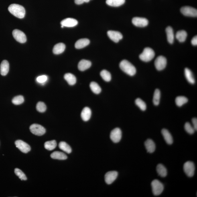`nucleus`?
I'll return each instance as SVG.
<instances>
[{"mask_svg": "<svg viewBox=\"0 0 197 197\" xmlns=\"http://www.w3.org/2000/svg\"><path fill=\"white\" fill-rule=\"evenodd\" d=\"M8 10L10 13L19 18H23L25 16V10L22 6L13 4L9 6Z\"/></svg>", "mask_w": 197, "mask_h": 197, "instance_id": "obj_1", "label": "nucleus"}, {"mask_svg": "<svg viewBox=\"0 0 197 197\" xmlns=\"http://www.w3.org/2000/svg\"><path fill=\"white\" fill-rule=\"evenodd\" d=\"M119 67L123 71L130 76L135 75L136 73L135 67L127 60L122 61L119 64Z\"/></svg>", "mask_w": 197, "mask_h": 197, "instance_id": "obj_2", "label": "nucleus"}, {"mask_svg": "<svg viewBox=\"0 0 197 197\" xmlns=\"http://www.w3.org/2000/svg\"><path fill=\"white\" fill-rule=\"evenodd\" d=\"M155 52L153 49L150 48H145L143 52L139 55V58L144 62H149L152 60L155 56Z\"/></svg>", "mask_w": 197, "mask_h": 197, "instance_id": "obj_3", "label": "nucleus"}, {"mask_svg": "<svg viewBox=\"0 0 197 197\" xmlns=\"http://www.w3.org/2000/svg\"><path fill=\"white\" fill-rule=\"evenodd\" d=\"M152 192L155 196H159L161 194L164 189L163 185L160 181L157 180H155L151 183Z\"/></svg>", "mask_w": 197, "mask_h": 197, "instance_id": "obj_4", "label": "nucleus"}, {"mask_svg": "<svg viewBox=\"0 0 197 197\" xmlns=\"http://www.w3.org/2000/svg\"><path fill=\"white\" fill-rule=\"evenodd\" d=\"M184 171L187 176L192 177L194 176L195 171V166L194 163L188 161L184 165Z\"/></svg>", "mask_w": 197, "mask_h": 197, "instance_id": "obj_5", "label": "nucleus"}, {"mask_svg": "<svg viewBox=\"0 0 197 197\" xmlns=\"http://www.w3.org/2000/svg\"><path fill=\"white\" fill-rule=\"evenodd\" d=\"M30 129L33 134L38 136L44 135L46 132V130L44 127L37 124H34L31 125Z\"/></svg>", "mask_w": 197, "mask_h": 197, "instance_id": "obj_6", "label": "nucleus"}, {"mask_svg": "<svg viewBox=\"0 0 197 197\" xmlns=\"http://www.w3.org/2000/svg\"><path fill=\"white\" fill-rule=\"evenodd\" d=\"M167 60L165 57L160 56L155 59V68L158 70H163L166 67Z\"/></svg>", "mask_w": 197, "mask_h": 197, "instance_id": "obj_7", "label": "nucleus"}, {"mask_svg": "<svg viewBox=\"0 0 197 197\" xmlns=\"http://www.w3.org/2000/svg\"><path fill=\"white\" fill-rule=\"evenodd\" d=\"M181 12L182 14L186 16L197 17V9L190 6L183 7L181 9Z\"/></svg>", "mask_w": 197, "mask_h": 197, "instance_id": "obj_8", "label": "nucleus"}, {"mask_svg": "<svg viewBox=\"0 0 197 197\" xmlns=\"http://www.w3.org/2000/svg\"><path fill=\"white\" fill-rule=\"evenodd\" d=\"M13 35L15 40L19 43H24L26 41V37L25 33L19 30H14Z\"/></svg>", "mask_w": 197, "mask_h": 197, "instance_id": "obj_9", "label": "nucleus"}, {"mask_svg": "<svg viewBox=\"0 0 197 197\" xmlns=\"http://www.w3.org/2000/svg\"><path fill=\"white\" fill-rule=\"evenodd\" d=\"M122 136V131L119 128H115L110 133V139L114 143H119L121 139Z\"/></svg>", "mask_w": 197, "mask_h": 197, "instance_id": "obj_10", "label": "nucleus"}, {"mask_svg": "<svg viewBox=\"0 0 197 197\" xmlns=\"http://www.w3.org/2000/svg\"><path fill=\"white\" fill-rule=\"evenodd\" d=\"M15 145L16 147L23 153H26L30 151L31 147L28 144L21 140L16 141Z\"/></svg>", "mask_w": 197, "mask_h": 197, "instance_id": "obj_11", "label": "nucleus"}, {"mask_svg": "<svg viewBox=\"0 0 197 197\" xmlns=\"http://www.w3.org/2000/svg\"><path fill=\"white\" fill-rule=\"evenodd\" d=\"M132 22L134 25L139 27L146 26L149 23V21L147 19L141 17L134 18Z\"/></svg>", "mask_w": 197, "mask_h": 197, "instance_id": "obj_12", "label": "nucleus"}, {"mask_svg": "<svg viewBox=\"0 0 197 197\" xmlns=\"http://www.w3.org/2000/svg\"><path fill=\"white\" fill-rule=\"evenodd\" d=\"M107 35L109 38L114 42L117 43L123 38V35L119 31L109 30L107 32Z\"/></svg>", "mask_w": 197, "mask_h": 197, "instance_id": "obj_13", "label": "nucleus"}, {"mask_svg": "<svg viewBox=\"0 0 197 197\" xmlns=\"http://www.w3.org/2000/svg\"><path fill=\"white\" fill-rule=\"evenodd\" d=\"M118 173L115 171H110L106 173L105 180L108 184H111L117 178Z\"/></svg>", "mask_w": 197, "mask_h": 197, "instance_id": "obj_14", "label": "nucleus"}, {"mask_svg": "<svg viewBox=\"0 0 197 197\" xmlns=\"http://www.w3.org/2000/svg\"><path fill=\"white\" fill-rule=\"evenodd\" d=\"M61 24L64 27H73L78 25V21L74 18H67L63 20Z\"/></svg>", "mask_w": 197, "mask_h": 197, "instance_id": "obj_15", "label": "nucleus"}, {"mask_svg": "<svg viewBox=\"0 0 197 197\" xmlns=\"http://www.w3.org/2000/svg\"><path fill=\"white\" fill-rule=\"evenodd\" d=\"M9 70V64L6 60L2 61L0 66V72L2 75L5 76L8 73Z\"/></svg>", "mask_w": 197, "mask_h": 197, "instance_id": "obj_16", "label": "nucleus"}, {"mask_svg": "<svg viewBox=\"0 0 197 197\" xmlns=\"http://www.w3.org/2000/svg\"><path fill=\"white\" fill-rule=\"evenodd\" d=\"M91 66V62L90 61L82 60L78 63V70L82 71L87 70Z\"/></svg>", "mask_w": 197, "mask_h": 197, "instance_id": "obj_17", "label": "nucleus"}, {"mask_svg": "<svg viewBox=\"0 0 197 197\" xmlns=\"http://www.w3.org/2000/svg\"><path fill=\"white\" fill-rule=\"evenodd\" d=\"M161 133L167 143L169 145L172 144L173 143V137L168 130L163 129L161 131Z\"/></svg>", "mask_w": 197, "mask_h": 197, "instance_id": "obj_18", "label": "nucleus"}, {"mask_svg": "<svg viewBox=\"0 0 197 197\" xmlns=\"http://www.w3.org/2000/svg\"><path fill=\"white\" fill-rule=\"evenodd\" d=\"M145 146L147 152L152 153L155 151V145L152 140L151 139H147L145 142Z\"/></svg>", "mask_w": 197, "mask_h": 197, "instance_id": "obj_19", "label": "nucleus"}, {"mask_svg": "<svg viewBox=\"0 0 197 197\" xmlns=\"http://www.w3.org/2000/svg\"><path fill=\"white\" fill-rule=\"evenodd\" d=\"M91 115V111L88 107H85L82 110L81 116L84 121H87L90 119Z\"/></svg>", "mask_w": 197, "mask_h": 197, "instance_id": "obj_20", "label": "nucleus"}, {"mask_svg": "<svg viewBox=\"0 0 197 197\" xmlns=\"http://www.w3.org/2000/svg\"><path fill=\"white\" fill-rule=\"evenodd\" d=\"M90 41L87 38H82L79 39L75 44V47L77 49L84 48L89 44Z\"/></svg>", "mask_w": 197, "mask_h": 197, "instance_id": "obj_21", "label": "nucleus"}, {"mask_svg": "<svg viewBox=\"0 0 197 197\" xmlns=\"http://www.w3.org/2000/svg\"><path fill=\"white\" fill-rule=\"evenodd\" d=\"M66 49V45L62 43H59L55 45L53 52L55 54H59L63 52Z\"/></svg>", "mask_w": 197, "mask_h": 197, "instance_id": "obj_22", "label": "nucleus"}, {"mask_svg": "<svg viewBox=\"0 0 197 197\" xmlns=\"http://www.w3.org/2000/svg\"><path fill=\"white\" fill-rule=\"evenodd\" d=\"M167 41L170 44H173L174 40V34L172 27L168 26L166 29Z\"/></svg>", "mask_w": 197, "mask_h": 197, "instance_id": "obj_23", "label": "nucleus"}, {"mask_svg": "<svg viewBox=\"0 0 197 197\" xmlns=\"http://www.w3.org/2000/svg\"><path fill=\"white\" fill-rule=\"evenodd\" d=\"M50 156L53 159H59V160H65L67 158L66 155L60 151H56L51 154Z\"/></svg>", "mask_w": 197, "mask_h": 197, "instance_id": "obj_24", "label": "nucleus"}, {"mask_svg": "<svg viewBox=\"0 0 197 197\" xmlns=\"http://www.w3.org/2000/svg\"><path fill=\"white\" fill-rule=\"evenodd\" d=\"M184 74L187 80L189 83L194 84L195 83V79L191 71L188 68H186L184 70Z\"/></svg>", "mask_w": 197, "mask_h": 197, "instance_id": "obj_25", "label": "nucleus"}, {"mask_svg": "<svg viewBox=\"0 0 197 197\" xmlns=\"http://www.w3.org/2000/svg\"><path fill=\"white\" fill-rule=\"evenodd\" d=\"M64 78L69 85L70 86L74 85L76 84V77L74 74L70 73H67L65 74Z\"/></svg>", "mask_w": 197, "mask_h": 197, "instance_id": "obj_26", "label": "nucleus"}, {"mask_svg": "<svg viewBox=\"0 0 197 197\" xmlns=\"http://www.w3.org/2000/svg\"><path fill=\"white\" fill-rule=\"evenodd\" d=\"M156 169L157 172L159 176L162 177H164L167 176V169L163 164L159 163Z\"/></svg>", "mask_w": 197, "mask_h": 197, "instance_id": "obj_27", "label": "nucleus"}, {"mask_svg": "<svg viewBox=\"0 0 197 197\" xmlns=\"http://www.w3.org/2000/svg\"><path fill=\"white\" fill-rule=\"evenodd\" d=\"M125 0H106L107 4L111 6L119 7L125 3Z\"/></svg>", "mask_w": 197, "mask_h": 197, "instance_id": "obj_28", "label": "nucleus"}, {"mask_svg": "<svg viewBox=\"0 0 197 197\" xmlns=\"http://www.w3.org/2000/svg\"><path fill=\"white\" fill-rule=\"evenodd\" d=\"M187 36V34L185 30H180L176 33V38L179 42H183L186 41Z\"/></svg>", "mask_w": 197, "mask_h": 197, "instance_id": "obj_29", "label": "nucleus"}, {"mask_svg": "<svg viewBox=\"0 0 197 197\" xmlns=\"http://www.w3.org/2000/svg\"><path fill=\"white\" fill-rule=\"evenodd\" d=\"M59 147L62 151L68 154L72 152L71 148L67 143L64 142H61L59 144Z\"/></svg>", "mask_w": 197, "mask_h": 197, "instance_id": "obj_30", "label": "nucleus"}, {"mask_svg": "<svg viewBox=\"0 0 197 197\" xmlns=\"http://www.w3.org/2000/svg\"><path fill=\"white\" fill-rule=\"evenodd\" d=\"M161 93L159 89L155 90L154 94L153 97V103L155 106H158L160 102Z\"/></svg>", "mask_w": 197, "mask_h": 197, "instance_id": "obj_31", "label": "nucleus"}, {"mask_svg": "<svg viewBox=\"0 0 197 197\" xmlns=\"http://www.w3.org/2000/svg\"><path fill=\"white\" fill-rule=\"evenodd\" d=\"M90 88L92 91L96 94H99L101 92V88L95 82H92L90 84Z\"/></svg>", "mask_w": 197, "mask_h": 197, "instance_id": "obj_32", "label": "nucleus"}, {"mask_svg": "<svg viewBox=\"0 0 197 197\" xmlns=\"http://www.w3.org/2000/svg\"><path fill=\"white\" fill-rule=\"evenodd\" d=\"M56 146L57 143L55 140L47 141L44 144L45 148L49 151L53 150Z\"/></svg>", "mask_w": 197, "mask_h": 197, "instance_id": "obj_33", "label": "nucleus"}, {"mask_svg": "<svg viewBox=\"0 0 197 197\" xmlns=\"http://www.w3.org/2000/svg\"><path fill=\"white\" fill-rule=\"evenodd\" d=\"M188 101V98L184 96H178L175 100V102H176V105L179 107H181L183 104L187 103Z\"/></svg>", "mask_w": 197, "mask_h": 197, "instance_id": "obj_34", "label": "nucleus"}, {"mask_svg": "<svg viewBox=\"0 0 197 197\" xmlns=\"http://www.w3.org/2000/svg\"><path fill=\"white\" fill-rule=\"evenodd\" d=\"M100 76L106 82H110L111 80V74L110 73L106 70H103L100 73Z\"/></svg>", "mask_w": 197, "mask_h": 197, "instance_id": "obj_35", "label": "nucleus"}, {"mask_svg": "<svg viewBox=\"0 0 197 197\" xmlns=\"http://www.w3.org/2000/svg\"><path fill=\"white\" fill-rule=\"evenodd\" d=\"M135 103L140 109L142 111H145L147 109V105L145 102L140 98H137L135 100Z\"/></svg>", "mask_w": 197, "mask_h": 197, "instance_id": "obj_36", "label": "nucleus"}, {"mask_svg": "<svg viewBox=\"0 0 197 197\" xmlns=\"http://www.w3.org/2000/svg\"><path fill=\"white\" fill-rule=\"evenodd\" d=\"M24 102V98L22 96L19 95L14 98L12 102L15 105H20Z\"/></svg>", "mask_w": 197, "mask_h": 197, "instance_id": "obj_37", "label": "nucleus"}, {"mask_svg": "<svg viewBox=\"0 0 197 197\" xmlns=\"http://www.w3.org/2000/svg\"><path fill=\"white\" fill-rule=\"evenodd\" d=\"M36 109L40 113H44L46 111V106L44 102H39L37 104Z\"/></svg>", "mask_w": 197, "mask_h": 197, "instance_id": "obj_38", "label": "nucleus"}, {"mask_svg": "<svg viewBox=\"0 0 197 197\" xmlns=\"http://www.w3.org/2000/svg\"><path fill=\"white\" fill-rule=\"evenodd\" d=\"M14 172L16 175L19 177L21 180H26L27 178L26 176L22 171L18 168H15Z\"/></svg>", "mask_w": 197, "mask_h": 197, "instance_id": "obj_39", "label": "nucleus"}, {"mask_svg": "<svg viewBox=\"0 0 197 197\" xmlns=\"http://www.w3.org/2000/svg\"><path fill=\"white\" fill-rule=\"evenodd\" d=\"M184 128L186 131L189 134L192 135L195 133V130L190 123H186L185 124Z\"/></svg>", "mask_w": 197, "mask_h": 197, "instance_id": "obj_40", "label": "nucleus"}, {"mask_svg": "<svg viewBox=\"0 0 197 197\" xmlns=\"http://www.w3.org/2000/svg\"><path fill=\"white\" fill-rule=\"evenodd\" d=\"M48 80V77L46 75H42L38 77L37 78L36 81L37 82H38L39 83L42 84V85L44 84L45 82H46L47 80Z\"/></svg>", "mask_w": 197, "mask_h": 197, "instance_id": "obj_41", "label": "nucleus"}, {"mask_svg": "<svg viewBox=\"0 0 197 197\" xmlns=\"http://www.w3.org/2000/svg\"><path fill=\"white\" fill-rule=\"evenodd\" d=\"M192 122L194 125V128L195 131L197 130V119L196 118H193L192 119Z\"/></svg>", "mask_w": 197, "mask_h": 197, "instance_id": "obj_42", "label": "nucleus"}, {"mask_svg": "<svg viewBox=\"0 0 197 197\" xmlns=\"http://www.w3.org/2000/svg\"><path fill=\"white\" fill-rule=\"evenodd\" d=\"M192 44L194 46H196L197 45V35L195 36L191 40Z\"/></svg>", "mask_w": 197, "mask_h": 197, "instance_id": "obj_43", "label": "nucleus"}, {"mask_svg": "<svg viewBox=\"0 0 197 197\" xmlns=\"http://www.w3.org/2000/svg\"><path fill=\"white\" fill-rule=\"evenodd\" d=\"M75 3L77 5H81L84 3V0H75Z\"/></svg>", "mask_w": 197, "mask_h": 197, "instance_id": "obj_44", "label": "nucleus"}, {"mask_svg": "<svg viewBox=\"0 0 197 197\" xmlns=\"http://www.w3.org/2000/svg\"><path fill=\"white\" fill-rule=\"evenodd\" d=\"M84 2L88 3L90 1V0H84Z\"/></svg>", "mask_w": 197, "mask_h": 197, "instance_id": "obj_45", "label": "nucleus"}, {"mask_svg": "<svg viewBox=\"0 0 197 197\" xmlns=\"http://www.w3.org/2000/svg\"><path fill=\"white\" fill-rule=\"evenodd\" d=\"M62 28H63V27H64V26H63L62 25Z\"/></svg>", "mask_w": 197, "mask_h": 197, "instance_id": "obj_46", "label": "nucleus"}]
</instances>
